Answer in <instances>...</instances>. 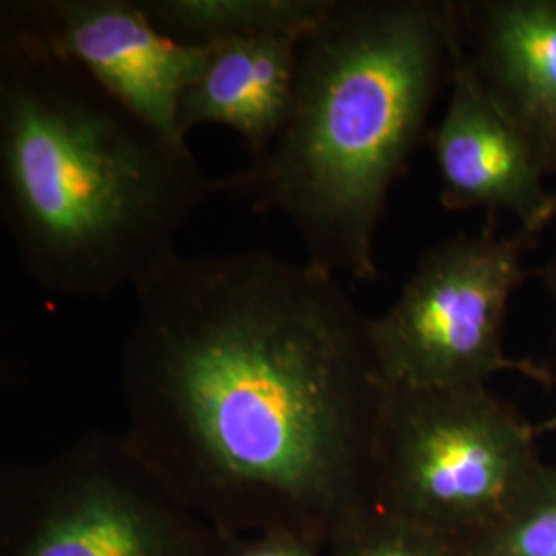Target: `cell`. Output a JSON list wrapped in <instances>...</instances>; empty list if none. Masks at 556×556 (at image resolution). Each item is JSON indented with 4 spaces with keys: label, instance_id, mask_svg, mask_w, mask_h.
Segmentation results:
<instances>
[{
    "label": "cell",
    "instance_id": "obj_1",
    "mask_svg": "<svg viewBox=\"0 0 556 556\" xmlns=\"http://www.w3.org/2000/svg\"><path fill=\"white\" fill-rule=\"evenodd\" d=\"M132 291L128 443L217 532L328 551L374 503L388 386L371 318L330 273L264 250H174Z\"/></svg>",
    "mask_w": 556,
    "mask_h": 556
},
{
    "label": "cell",
    "instance_id": "obj_2",
    "mask_svg": "<svg viewBox=\"0 0 556 556\" xmlns=\"http://www.w3.org/2000/svg\"><path fill=\"white\" fill-rule=\"evenodd\" d=\"M215 192L188 144L0 27V215L41 289L77 299L132 289Z\"/></svg>",
    "mask_w": 556,
    "mask_h": 556
},
{
    "label": "cell",
    "instance_id": "obj_3",
    "mask_svg": "<svg viewBox=\"0 0 556 556\" xmlns=\"http://www.w3.org/2000/svg\"><path fill=\"white\" fill-rule=\"evenodd\" d=\"M452 0H332L299 46L293 103L266 155L217 192L298 229L305 262L378 278L376 233L456 71Z\"/></svg>",
    "mask_w": 556,
    "mask_h": 556
},
{
    "label": "cell",
    "instance_id": "obj_4",
    "mask_svg": "<svg viewBox=\"0 0 556 556\" xmlns=\"http://www.w3.org/2000/svg\"><path fill=\"white\" fill-rule=\"evenodd\" d=\"M538 429L489 386L388 388L374 503L462 542L505 516L536 478Z\"/></svg>",
    "mask_w": 556,
    "mask_h": 556
},
{
    "label": "cell",
    "instance_id": "obj_5",
    "mask_svg": "<svg viewBox=\"0 0 556 556\" xmlns=\"http://www.w3.org/2000/svg\"><path fill=\"white\" fill-rule=\"evenodd\" d=\"M2 556H217L220 534L161 482L126 435L91 433L13 468Z\"/></svg>",
    "mask_w": 556,
    "mask_h": 556
},
{
    "label": "cell",
    "instance_id": "obj_6",
    "mask_svg": "<svg viewBox=\"0 0 556 556\" xmlns=\"http://www.w3.org/2000/svg\"><path fill=\"white\" fill-rule=\"evenodd\" d=\"M532 248L534 238L523 231L503 238L493 225L429 248L392 307L369 324L386 386H489L497 374L556 386L551 369L507 357L503 346L509 301L530 273Z\"/></svg>",
    "mask_w": 556,
    "mask_h": 556
},
{
    "label": "cell",
    "instance_id": "obj_7",
    "mask_svg": "<svg viewBox=\"0 0 556 556\" xmlns=\"http://www.w3.org/2000/svg\"><path fill=\"white\" fill-rule=\"evenodd\" d=\"M0 27L75 64L163 137L188 144L179 132V101L208 46L169 38L139 0H11L2 2Z\"/></svg>",
    "mask_w": 556,
    "mask_h": 556
},
{
    "label": "cell",
    "instance_id": "obj_8",
    "mask_svg": "<svg viewBox=\"0 0 556 556\" xmlns=\"http://www.w3.org/2000/svg\"><path fill=\"white\" fill-rule=\"evenodd\" d=\"M427 144L445 211L484 208L491 219L509 213L530 238L556 219V194L544 184L536 151L482 91L459 52L450 100Z\"/></svg>",
    "mask_w": 556,
    "mask_h": 556
},
{
    "label": "cell",
    "instance_id": "obj_9",
    "mask_svg": "<svg viewBox=\"0 0 556 556\" xmlns=\"http://www.w3.org/2000/svg\"><path fill=\"white\" fill-rule=\"evenodd\" d=\"M459 56L556 172V0H452Z\"/></svg>",
    "mask_w": 556,
    "mask_h": 556
},
{
    "label": "cell",
    "instance_id": "obj_10",
    "mask_svg": "<svg viewBox=\"0 0 556 556\" xmlns=\"http://www.w3.org/2000/svg\"><path fill=\"white\" fill-rule=\"evenodd\" d=\"M303 36H266L208 46L199 77L179 101V132L219 124L236 130L252 161L266 155L289 116Z\"/></svg>",
    "mask_w": 556,
    "mask_h": 556
},
{
    "label": "cell",
    "instance_id": "obj_11",
    "mask_svg": "<svg viewBox=\"0 0 556 556\" xmlns=\"http://www.w3.org/2000/svg\"><path fill=\"white\" fill-rule=\"evenodd\" d=\"M163 34L190 46L305 36L332 0H139Z\"/></svg>",
    "mask_w": 556,
    "mask_h": 556
},
{
    "label": "cell",
    "instance_id": "obj_12",
    "mask_svg": "<svg viewBox=\"0 0 556 556\" xmlns=\"http://www.w3.org/2000/svg\"><path fill=\"white\" fill-rule=\"evenodd\" d=\"M459 556H556V466L544 464L505 516L457 542Z\"/></svg>",
    "mask_w": 556,
    "mask_h": 556
},
{
    "label": "cell",
    "instance_id": "obj_13",
    "mask_svg": "<svg viewBox=\"0 0 556 556\" xmlns=\"http://www.w3.org/2000/svg\"><path fill=\"white\" fill-rule=\"evenodd\" d=\"M328 556H459L456 540L383 511L376 503L349 517Z\"/></svg>",
    "mask_w": 556,
    "mask_h": 556
},
{
    "label": "cell",
    "instance_id": "obj_14",
    "mask_svg": "<svg viewBox=\"0 0 556 556\" xmlns=\"http://www.w3.org/2000/svg\"><path fill=\"white\" fill-rule=\"evenodd\" d=\"M219 534L217 556H328L326 548L316 542L289 532H264L252 536Z\"/></svg>",
    "mask_w": 556,
    "mask_h": 556
},
{
    "label": "cell",
    "instance_id": "obj_15",
    "mask_svg": "<svg viewBox=\"0 0 556 556\" xmlns=\"http://www.w3.org/2000/svg\"><path fill=\"white\" fill-rule=\"evenodd\" d=\"M538 275L542 278V282H544L548 295L553 298L556 305V254L551 262H546V264L538 270Z\"/></svg>",
    "mask_w": 556,
    "mask_h": 556
},
{
    "label": "cell",
    "instance_id": "obj_16",
    "mask_svg": "<svg viewBox=\"0 0 556 556\" xmlns=\"http://www.w3.org/2000/svg\"><path fill=\"white\" fill-rule=\"evenodd\" d=\"M555 425H556V422H555ZM555 425H551V427H555Z\"/></svg>",
    "mask_w": 556,
    "mask_h": 556
}]
</instances>
